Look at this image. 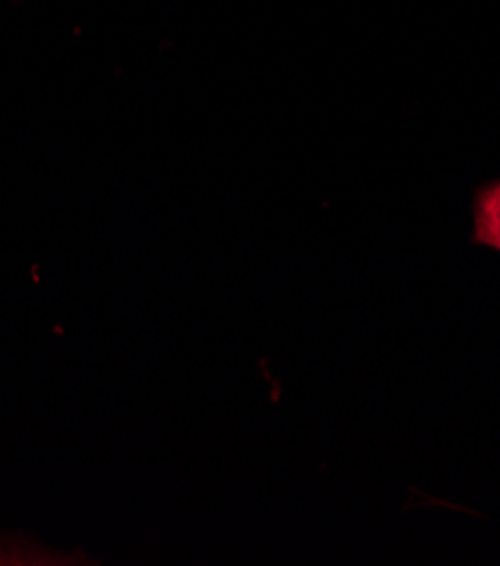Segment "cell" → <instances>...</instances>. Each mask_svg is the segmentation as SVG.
Here are the masks:
<instances>
[{"label":"cell","mask_w":500,"mask_h":566,"mask_svg":"<svg viewBox=\"0 0 500 566\" xmlns=\"http://www.w3.org/2000/svg\"><path fill=\"white\" fill-rule=\"evenodd\" d=\"M474 242L500 251V179L476 192Z\"/></svg>","instance_id":"1"}]
</instances>
